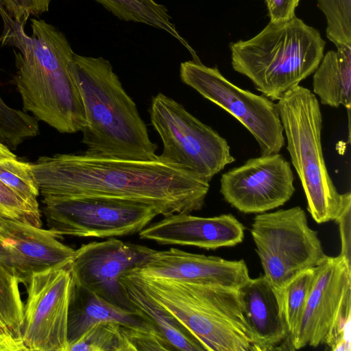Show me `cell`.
<instances>
[{
    "label": "cell",
    "instance_id": "cell-1",
    "mask_svg": "<svg viewBox=\"0 0 351 351\" xmlns=\"http://www.w3.org/2000/svg\"><path fill=\"white\" fill-rule=\"evenodd\" d=\"M43 199L100 197L150 204L160 215L202 209L209 182L160 156L147 160L84 152L32 163Z\"/></svg>",
    "mask_w": 351,
    "mask_h": 351
},
{
    "label": "cell",
    "instance_id": "cell-2",
    "mask_svg": "<svg viewBox=\"0 0 351 351\" xmlns=\"http://www.w3.org/2000/svg\"><path fill=\"white\" fill-rule=\"evenodd\" d=\"M0 16V45L19 50H14V82L23 110L60 133L82 131L86 117L75 69V52L65 35L36 18L31 19L29 35L25 30L27 23L14 19L1 4Z\"/></svg>",
    "mask_w": 351,
    "mask_h": 351
},
{
    "label": "cell",
    "instance_id": "cell-3",
    "mask_svg": "<svg viewBox=\"0 0 351 351\" xmlns=\"http://www.w3.org/2000/svg\"><path fill=\"white\" fill-rule=\"evenodd\" d=\"M73 60L86 117L81 131L85 152L132 160L155 158L158 145L150 140L136 104L110 62L75 53Z\"/></svg>",
    "mask_w": 351,
    "mask_h": 351
},
{
    "label": "cell",
    "instance_id": "cell-4",
    "mask_svg": "<svg viewBox=\"0 0 351 351\" xmlns=\"http://www.w3.org/2000/svg\"><path fill=\"white\" fill-rule=\"evenodd\" d=\"M127 275L207 351H263L245 319L239 290L195 281Z\"/></svg>",
    "mask_w": 351,
    "mask_h": 351
},
{
    "label": "cell",
    "instance_id": "cell-5",
    "mask_svg": "<svg viewBox=\"0 0 351 351\" xmlns=\"http://www.w3.org/2000/svg\"><path fill=\"white\" fill-rule=\"evenodd\" d=\"M325 45L319 31L295 16L281 23L269 22L252 38L229 47L233 69L263 95L278 101L314 73Z\"/></svg>",
    "mask_w": 351,
    "mask_h": 351
},
{
    "label": "cell",
    "instance_id": "cell-6",
    "mask_svg": "<svg viewBox=\"0 0 351 351\" xmlns=\"http://www.w3.org/2000/svg\"><path fill=\"white\" fill-rule=\"evenodd\" d=\"M276 106L308 211L318 223L335 221L341 208L342 196L326 169L321 143L322 116L316 96L298 85L285 93Z\"/></svg>",
    "mask_w": 351,
    "mask_h": 351
},
{
    "label": "cell",
    "instance_id": "cell-7",
    "mask_svg": "<svg viewBox=\"0 0 351 351\" xmlns=\"http://www.w3.org/2000/svg\"><path fill=\"white\" fill-rule=\"evenodd\" d=\"M251 234L263 276L276 289L326 256L317 232L309 227L304 210L298 206L257 214Z\"/></svg>",
    "mask_w": 351,
    "mask_h": 351
},
{
    "label": "cell",
    "instance_id": "cell-8",
    "mask_svg": "<svg viewBox=\"0 0 351 351\" xmlns=\"http://www.w3.org/2000/svg\"><path fill=\"white\" fill-rule=\"evenodd\" d=\"M149 112L162 140L160 156L165 160L208 182L235 160L226 140L174 99L159 93L152 98Z\"/></svg>",
    "mask_w": 351,
    "mask_h": 351
},
{
    "label": "cell",
    "instance_id": "cell-9",
    "mask_svg": "<svg viewBox=\"0 0 351 351\" xmlns=\"http://www.w3.org/2000/svg\"><path fill=\"white\" fill-rule=\"evenodd\" d=\"M49 230L84 238H113L138 233L157 216L153 206L100 197L43 199Z\"/></svg>",
    "mask_w": 351,
    "mask_h": 351
},
{
    "label": "cell",
    "instance_id": "cell-10",
    "mask_svg": "<svg viewBox=\"0 0 351 351\" xmlns=\"http://www.w3.org/2000/svg\"><path fill=\"white\" fill-rule=\"evenodd\" d=\"M180 76L182 82L243 124L257 141L261 154L278 153L283 147V128L273 101L239 88L216 66H207L199 60L182 62Z\"/></svg>",
    "mask_w": 351,
    "mask_h": 351
},
{
    "label": "cell",
    "instance_id": "cell-11",
    "mask_svg": "<svg viewBox=\"0 0 351 351\" xmlns=\"http://www.w3.org/2000/svg\"><path fill=\"white\" fill-rule=\"evenodd\" d=\"M72 285L69 266L34 272L29 278L22 332L26 350L68 351Z\"/></svg>",
    "mask_w": 351,
    "mask_h": 351
},
{
    "label": "cell",
    "instance_id": "cell-12",
    "mask_svg": "<svg viewBox=\"0 0 351 351\" xmlns=\"http://www.w3.org/2000/svg\"><path fill=\"white\" fill-rule=\"evenodd\" d=\"M154 252L114 237L83 244L69 265L73 281L116 306L135 310L119 280L145 264Z\"/></svg>",
    "mask_w": 351,
    "mask_h": 351
},
{
    "label": "cell",
    "instance_id": "cell-13",
    "mask_svg": "<svg viewBox=\"0 0 351 351\" xmlns=\"http://www.w3.org/2000/svg\"><path fill=\"white\" fill-rule=\"evenodd\" d=\"M290 162L278 153L261 154L221 175L220 193L244 213H262L288 202L295 192Z\"/></svg>",
    "mask_w": 351,
    "mask_h": 351
},
{
    "label": "cell",
    "instance_id": "cell-14",
    "mask_svg": "<svg viewBox=\"0 0 351 351\" xmlns=\"http://www.w3.org/2000/svg\"><path fill=\"white\" fill-rule=\"evenodd\" d=\"M315 278L290 350L324 343L346 300L351 296V263L326 256L315 267Z\"/></svg>",
    "mask_w": 351,
    "mask_h": 351
},
{
    "label": "cell",
    "instance_id": "cell-15",
    "mask_svg": "<svg viewBox=\"0 0 351 351\" xmlns=\"http://www.w3.org/2000/svg\"><path fill=\"white\" fill-rule=\"evenodd\" d=\"M49 230L0 218V258L12 267L25 285L34 272L69 267L75 250Z\"/></svg>",
    "mask_w": 351,
    "mask_h": 351
},
{
    "label": "cell",
    "instance_id": "cell-16",
    "mask_svg": "<svg viewBox=\"0 0 351 351\" xmlns=\"http://www.w3.org/2000/svg\"><path fill=\"white\" fill-rule=\"evenodd\" d=\"M134 274L151 278L195 281L239 290L251 278L243 260L229 261L177 248L155 250Z\"/></svg>",
    "mask_w": 351,
    "mask_h": 351
},
{
    "label": "cell",
    "instance_id": "cell-17",
    "mask_svg": "<svg viewBox=\"0 0 351 351\" xmlns=\"http://www.w3.org/2000/svg\"><path fill=\"white\" fill-rule=\"evenodd\" d=\"M244 226L232 214L202 217L180 213L149 224L139 237L160 245H191L206 250L232 247L241 243Z\"/></svg>",
    "mask_w": 351,
    "mask_h": 351
},
{
    "label": "cell",
    "instance_id": "cell-18",
    "mask_svg": "<svg viewBox=\"0 0 351 351\" xmlns=\"http://www.w3.org/2000/svg\"><path fill=\"white\" fill-rule=\"evenodd\" d=\"M99 322L116 323L156 336L167 343L149 319L138 310L116 306L73 281L68 315L69 346L76 342L92 326Z\"/></svg>",
    "mask_w": 351,
    "mask_h": 351
},
{
    "label": "cell",
    "instance_id": "cell-19",
    "mask_svg": "<svg viewBox=\"0 0 351 351\" xmlns=\"http://www.w3.org/2000/svg\"><path fill=\"white\" fill-rule=\"evenodd\" d=\"M245 319L263 351L287 346L288 333L282 320L276 289L261 275L239 289Z\"/></svg>",
    "mask_w": 351,
    "mask_h": 351
},
{
    "label": "cell",
    "instance_id": "cell-20",
    "mask_svg": "<svg viewBox=\"0 0 351 351\" xmlns=\"http://www.w3.org/2000/svg\"><path fill=\"white\" fill-rule=\"evenodd\" d=\"M129 301L152 322L173 350L207 351L204 345L127 274L120 278Z\"/></svg>",
    "mask_w": 351,
    "mask_h": 351
},
{
    "label": "cell",
    "instance_id": "cell-21",
    "mask_svg": "<svg viewBox=\"0 0 351 351\" xmlns=\"http://www.w3.org/2000/svg\"><path fill=\"white\" fill-rule=\"evenodd\" d=\"M313 89L322 104L351 106V46L327 51L313 73Z\"/></svg>",
    "mask_w": 351,
    "mask_h": 351
},
{
    "label": "cell",
    "instance_id": "cell-22",
    "mask_svg": "<svg viewBox=\"0 0 351 351\" xmlns=\"http://www.w3.org/2000/svg\"><path fill=\"white\" fill-rule=\"evenodd\" d=\"M20 283L21 279L14 269L0 258V351L26 350Z\"/></svg>",
    "mask_w": 351,
    "mask_h": 351
},
{
    "label": "cell",
    "instance_id": "cell-23",
    "mask_svg": "<svg viewBox=\"0 0 351 351\" xmlns=\"http://www.w3.org/2000/svg\"><path fill=\"white\" fill-rule=\"evenodd\" d=\"M119 19L141 23L163 30L178 40L197 59L195 52L180 34L167 8L155 0H95Z\"/></svg>",
    "mask_w": 351,
    "mask_h": 351
},
{
    "label": "cell",
    "instance_id": "cell-24",
    "mask_svg": "<svg viewBox=\"0 0 351 351\" xmlns=\"http://www.w3.org/2000/svg\"><path fill=\"white\" fill-rule=\"evenodd\" d=\"M315 278V269H306L276 290L282 320L288 333L289 350L299 328L306 301Z\"/></svg>",
    "mask_w": 351,
    "mask_h": 351
},
{
    "label": "cell",
    "instance_id": "cell-25",
    "mask_svg": "<svg viewBox=\"0 0 351 351\" xmlns=\"http://www.w3.org/2000/svg\"><path fill=\"white\" fill-rule=\"evenodd\" d=\"M0 181L34 210H40V194L32 165L16 158H0Z\"/></svg>",
    "mask_w": 351,
    "mask_h": 351
},
{
    "label": "cell",
    "instance_id": "cell-26",
    "mask_svg": "<svg viewBox=\"0 0 351 351\" xmlns=\"http://www.w3.org/2000/svg\"><path fill=\"white\" fill-rule=\"evenodd\" d=\"M326 21V35L335 46H351V0H317Z\"/></svg>",
    "mask_w": 351,
    "mask_h": 351
},
{
    "label": "cell",
    "instance_id": "cell-27",
    "mask_svg": "<svg viewBox=\"0 0 351 351\" xmlns=\"http://www.w3.org/2000/svg\"><path fill=\"white\" fill-rule=\"evenodd\" d=\"M40 211L27 205L0 181V218L18 220L41 227Z\"/></svg>",
    "mask_w": 351,
    "mask_h": 351
},
{
    "label": "cell",
    "instance_id": "cell-28",
    "mask_svg": "<svg viewBox=\"0 0 351 351\" xmlns=\"http://www.w3.org/2000/svg\"><path fill=\"white\" fill-rule=\"evenodd\" d=\"M351 296L344 302L324 343L333 351L350 350Z\"/></svg>",
    "mask_w": 351,
    "mask_h": 351
},
{
    "label": "cell",
    "instance_id": "cell-29",
    "mask_svg": "<svg viewBox=\"0 0 351 351\" xmlns=\"http://www.w3.org/2000/svg\"><path fill=\"white\" fill-rule=\"evenodd\" d=\"M51 0H0L6 12L19 22L27 23L30 16L47 12Z\"/></svg>",
    "mask_w": 351,
    "mask_h": 351
},
{
    "label": "cell",
    "instance_id": "cell-30",
    "mask_svg": "<svg viewBox=\"0 0 351 351\" xmlns=\"http://www.w3.org/2000/svg\"><path fill=\"white\" fill-rule=\"evenodd\" d=\"M342 204L340 213L335 220L339 224L341 250L339 255L351 263L350 261V217H351V193L350 191L341 194Z\"/></svg>",
    "mask_w": 351,
    "mask_h": 351
},
{
    "label": "cell",
    "instance_id": "cell-31",
    "mask_svg": "<svg viewBox=\"0 0 351 351\" xmlns=\"http://www.w3.org/2000/svg\"><path fill=\"white\" fill-rule=\"evenodd\" d=\"M269 22L281 23L287 22L295 16V10L300 0H264Z\"/></svg>",
    "mask_w": 351,
    "mask_h": 351
},
{
    "label": "cell",
    "instance_id": "cell-32",
    "mask_svg": "<svg viewBox=\"0 0 351 351\" xmlns=\"http://www.w3.org/2000/svg\"><path fill=\"white\" fill-rule=\"evenodd\" d=\"M1 100H2V97L0 96V104L1 102Z\"/></svg>",
    "mask_w": 351,
    "mask_h": 351
}]
</instances>
